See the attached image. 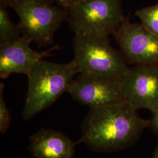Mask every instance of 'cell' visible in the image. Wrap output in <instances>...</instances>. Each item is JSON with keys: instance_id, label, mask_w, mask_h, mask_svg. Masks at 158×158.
I'll list each match as a JSON object with an SVG mask.
<instances>
[{"instance_id": "cell-14", "label": "cell", "mask_w": 158, "mask_h": 158, "mask_svg": "<svg viewBox=\"0 0 158 158\" xmlns=\"http://www.w3.org/2000/svg\"><path fill=\"white\" fill-rule=\"evenodd\" d=\"M149 120V127L158 135V107L152 112V116Z\"/></svg>"}, {"instance_id": "cell-11", "label": "cell", "mask_w": 158, "mask_h": 158, "mask_svg": "<svg viewBox=\"0 0 158 158\" xmlns=\"http://www.w3.org/2000/svg\"><path fill=\"white\" fill-rule=\"evenodd\" d=\"M6 0H0V44L11 42L20 38V29L12 23L7 10Z\"/></svg>"}, {"instance_id": "cell-16", "label": "cell", "mask_w": 158, "mask_h": 158, "mask_svg": "<svg viewBox=\"0 0 158 158\" xmlns=\"http://www.w3.org/2000/svg\"><path fill=\"white\" fill-rule=\"evenodd\" d=\"M39 3L45 5H52L54 2H56V0H31Z\"/></svg>"}, {"instance_id": "cell-1", "label": "cell", "mask_w": 158, "mask_h": 158, "mask_svg": "<svg viewBox=\"0 0 158 158\" xmlns=\"http://www.w3.org/2000/svg\"><path fill=\"white\" fill-rule=\"evenodd\" d=\"M149 120L141 118L129 102L90 108L81 125V138L91 150L111 152L134 144L149 127Z\"/></svg>"}, {"instance_id": "cell-12", "label": "cell", "mask_w": 158, "mask_h": 158, "mask_svg": "<svg viewBox=\"0 0 158 158\" xmlns=\"http://www.w3.org/2000/svg\"><path fill=\"white\" fill-rule=\"evenodd\" d=\"M135 15L145 28L158 36V2L136 11Z\"/></svg>"}, {"instance_id": "cell-7", "label": "cell", "mask_w": 158, "mask_h": 158, "mask_svg": "<svg viewBox=\"0 0 158 158\" xmlns=\"http://www.w3.org/2000/svg\"><path fill=\"white\" fill-rule=\"evenodd\" d=\"M67 92L74 100L90 108L125 101L119 81L100 74L79 73L70 83Z\"/></svg>"}, {"instance_id": "cell-8", "label": "cell", "mask_w": 158, "mask_h": 158, "mask_svg": "<svg viewBox=\"0 0 158 158\" xmlns=\"http://www.w3.org/2000/svg\"><path fill=\"white\" fill-rule=\"evenodd\" d=\"M119 83L125 100L136 109L158 107V65H135Z\"/></svg>"}, {"instance_id": "cell-5", "label": "cell", "mask_w": 158, "mask_h": 158, "mask_svg": "<svg viewBox=\"0 0 158 158\" xmlns=\"http://www.w3.org/2000/svg\"><path fill=\"white\" fill-rule=\"evenodd\" d=\"M6 1L19 18L18 26L23 35L40 48L53 44L55 32L68 19V11L62 7L31 0Z\"/></svg>"}, {"instance_id": "cell-10", "label": "cell", "mask_w": 158, "mask_h": 158, "mask_svg": "<svg viewBox=\"0 0 158 158\" xmlns=\"http://www.w3.org/2000/svg\"><path fill=\"white\" fill-rule=\"evenodd\" d=\"M76 143L62 132L42 128L29 137L32 158H74Z\"/></svg>"}, {"instance_id": "cell-13", "label": "cell", "mask_w": 158, "mask_h": 158, "mask_svg": "<svg viewBox=\"0 0 158 158\" xmlns=\"http://www.w3.org/2000/svg\"><path fill=\"white\" fill-rule=\"evenodd\" d=\"M4 85L0 83V132L4 134L8 130L11 123V115L4 99Z\"/></svg>"}, {"instance_id": "cell-4", "label": "cell", "mask_w": 158, "mask_h": 158, "mask_svg": "<svg viewBox=\"0 0 158 158\" xmlns=\"http://www.w3.org/2000/svg\"><path fill=\"white\" fill-rule=\"evenodd\" d=\"M66 11L69 26L75 35L108 36L125 17L121 0H85Z\"/></svg>"}, {"instance_id": "cell-2", "label": "cell", "mask_w": 158, "mask_h": 158, "mask_svg": "<svg viewBox=\"0 0 158 158\" xmlns=\"http://www.w3.org/2000/svg\"><path fill=\"white\" fill-rule=\"evenodd\" d=\"M79 74L74 63H56L41 60L29 74L28 87L22 116L26 121L50 107Z\"/></svg>"}, {"instance_id": "cell-3", "label": "cell", "mask_w": 158, "mask_h": 158, "mask_svg": "<svg viewBox=\"0 0 158 158\" xmlns=\"http://www.w3.org/2000/svg\"><path fill=\"white\" fill-rule=\"evenodd\" d=\"M74 58L79 73L100 74L120 81L130 68L121 52L110 44L108 36L75 35Z\"/></svg>"}, {"instance_id": "cell-6", "label": "cell", "mask_w": 158, "mask_h": 158, "mask_svg": "<svg viewBox=\"0 0 158 158\" xmlns=\"http://www.w3.org/2000/svg\"><path fill=\"white\" fill-rule=\"evenodd\" d=\"M127 62L135 65H158V36L142 23H131L125 16L113 34Z\"/></svg>"}, {"instance_id": "cell-15", "label": "cell", "mask_w": 158, "mask_h": 158, "mask_svg": "<svg viewBox=\"0 0 158 158\" xmlns=\"http://www.w3.org/2000/svg\"><path fill=\"white\" fill-rule=\"evenodd\" d=\"M83 1L85 0H56V3L58 6L68 10L71 6Z\"/></svg>"}, {"instance_id": "cell-9", "label": "cell", "mask_w": 158, "mask_h": 158, "mask_svg": "<svg viewBox=\"0 0 158 158\" xmlns=\"http://www.w3.org/2000/svg\"><path fill=\"white\" fill-rule=\"evenodd\" d=\"M31 42L27 36L23 35L15 41L0 44L1 79H6L12 73L24 74L28 76L43 58L51 56L53 51L60 48L56 45L47 51L37 52L30 47Z\"/></svg>"}, {"instance_id": "cell-17", "label": "cell", "mask_w": 158, "mask_h": 158, "mask_svg": "<svg viewBox=\"0 0 158 158\" xmlns=\"http://www.w3.org/2000/svg\"><path fill=\"white\" fill-rule=\"evenodd\" d=\"M152 158H158V145L157 147H156V149H155V152L153 154Z\"/></svg>"}]
</instances>
